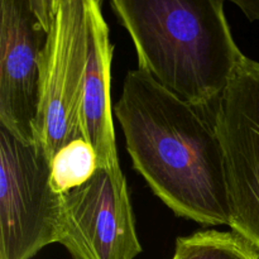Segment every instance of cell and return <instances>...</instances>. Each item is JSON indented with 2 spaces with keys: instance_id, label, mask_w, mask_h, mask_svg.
<instances>
[{
  "instance_id": "9c48e42d",
  "label": "cell",
  "mask_w": 259,
  "mask_h": 259,
  "mask_svg": "<svg viewBox=\"0 0 259 259\" xmlns=\"http://www.w3.org/2000/svg\"><path fill=\"white\" fill-rule=\"evenodd\" d=\"M172 259H259V250L235 232L205 230L179 238Z\"/></svg>"
},
{
  "instance_id": "3957f363",
  "label": "cell",
  "mask_w": 259,
  "mask_h": 259,
  "mask_svg": "<svg viewBox=\"0 0 259 259\" xmlns=\"http://www.w3.org/2000/svg\"><path fill=\"white\" fill-rule=\"evenodd\" d=\"M88 0H52L40 60L35 142L52 157L77 139L88 66Z\"/></svg>"
},
{
  "instance_id": "5b68a950",
  "label": "cell",
  "mask_w": 259,
  "mask_h": 259,
  "mask_svg": "<svg viewBox=\"0 0 259 259\" xmlns=\"http://www.w3.org/2000/svg\"><path fill=\"white\" fill-rule=\"evenodd\" d=\"M233 232L259 250V62L245 56L214 104Z\"/></svg>"
},
{
  "instance_id": "30bf717a",
  "label": "cell",
  "mask_w": 259,
  "mask_h": 259,
  "mask_svg": "<svg viewBox=\"0 0 259 259\" xmlns=\"http://www.w3.org/2000/svg\"><path fill=\"white\" fill-rule=\"evenodd\" d=\"M99 169L98 154L85 139H77L61 148L51 159V186L62 195L82 186Z\"/></svg>"
},
{
  "instance_id": "6da1fadb",
  "label": "cell",
  "mask_w": 259,
  "mask_h": 259,
  "mask_svg": "<svg viewBox=\"0 0 259 259\" xmlns=\"http://www.w3.org/2000/svg\"><path fill=\"white\" fill-rule=\"evenodd\" d=\"M206 109L142 70L129 71L114 108L136 171L177 217L230 225L224 154Z\"/></svg>"
},
{
  "instance_id": "8992f818",
  "label": "cell",
  "mask_w": 259,
  "mask_h": 259,
  "mask_svg": "<svg viewBox=\"0 0 259 259\" xmlns=\"http://www.w3.org/2000/svg\"><path fill=\"white\" fill-rule=\"evenodd\" d=\"M58 243L73 259H134L142 253L123 172L99 168L61 195Z\"/></svg>"
},
{
  "instance_id": "52a82bcc",
  "label": "cell",
  "mask_w": 259,
  "mask_h": 259,
  "mask_svg": "<svg viewBox=\"0 0 259 259\" xmlns=\"http://www.w3.org/2000/svg\"><path fill=\"white\" fill-rule=\"evenodd\" d=\"M47 25L33 0L0 2V126L35 142L40 60Z\"/></svg>"
},
{
  "instance_id": "7a4b0ae2",
  "label": "cell",
  "mask_w": 259,
  "mask_h": 259,
  "mask_svg": "<svg viewBox=\"0 0 259 259\" xmlns=\"http://www.w3.org/2000/svg\"><path fill=\"white\" fill-rule=\"evenodd\" d=\"M139 70L196 108L214 105L245 57L222 0H111Z\"/></svg>"
},
{
  "instance_id": "ba28073f",
  "label": "cell",
  "mask_w": 259,
  "mask_h": 259,
  "mask_svg": "<svg viewBox=\"0 0 259 259\" xmlns=\"http://www.w3.org/2000/svg\"><path fill=\"white\" fill-rule=\"evenodd\" d=\"M89 45L85 88L81 109L83 139L98 154L99 168L120 174L111 114V61L113 45L101 12V2L88 0Z\"/></svg>"
},
{
  "instance_id": "277c9868",
  "label": "cell",
  "mask_w": 259,
  "mask_h": 259,
  "mask_svg": "<svg viewBox=\"0 0 259 259\" xmlns=\"http://www.w3.org/2000/svg\"><path fill=\"white\" fill-rule=\"evenodd\" d=\"M60 217L51 158L0 126V259H30L58 243Z\"/></svg>"
},
{
  "instance_id": "8fae6325",
  "label": "cell",
  "mask_w": 259,
  "mask_h": 259,
  "mask_svg": "<svg viewBox=\"0 0 259 259\" xmlns=\"http://www.w3.org/2000/svg\"><path fill=\"white\" fill-rule=\"evenodd\" d=\"M234 4H237L243 10L248 19L250 22L259 20V2H240L234 0Z\"/></svg>"
}]
</instances>
